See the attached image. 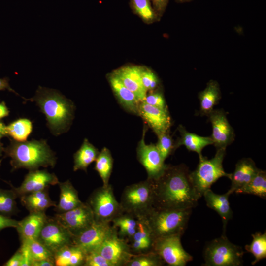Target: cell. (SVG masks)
Listing matches in <instances>:
<instances>
[{"label":"cell","mask_w":266,"mask_h":266,"mask_svg":"<svg viewBox=\"0 0 266 266\" xmlns=\"http://www.w3.org/2000/svg\"><path fill=\"white\" fill-rule=\"evenodd\" d=\"M183 164L167 165L163 173L153 183V207L169 209H193L200 197Z\"/></svg>","instance_id":"cell-1"},{"label":"cell","mask_w":266,"mask_h":266,"mask_svg":"<svg viewBox=\"0 0 266 266\" xmlns=\"http://www.w3.org/2000/svg\"><path fill=\"white\" fill-rule=\"evenodd\" d=\"M11 158L13 169L26 168L30 170L40 167H54L56 157L44 141L13 142L6 150Z\"/></svg>","instance_id":"cell-2"},{"label":"cell","mask_w":266,"mask_h":266,"mask_svg":"<svg viewBox=\"0 0 266 266\" xmlns=\"http://www.w3.org/2000/svg\"><path fill=\"white\" fill-rule=\"evenodd\" d=\"M45 115L49 127L57 134L68 129L73 118V103L51 89L41 88L33 99Z\"/></svg>","instance_id":"cell-3"},{"label":"cell","mask_w":266,"mask_h":266,"mask_svg":"<svg viewBox=\"0 0 266 266\" xmlns=\"http://www.w3.org/2000/svg\"><path fill=\"white\" fill-rule=\"evenodd\" d=\"M192 209H169L153 207L141 216L155 239L184 233Z\"/></svg>","instance_id":"cell-4"},{"label":"cell","mask_w":266,"mask_h":266,"mask_svg":"<svg viewBox=\"0 0 266 266\" xmlns=\"http://www.w3.org/2000/svg\"><path fill=\"white\" fill-rule=\"evenodd\" d=\"M226 154V149H217L215 156L208 159L202 155L199 157V162L196 169L190 172V177L197 194L200 197L211 185L222 177L230 179L231 173L226 172L223 162Z\"/></svg>","instance_id":"cell-5"},{"label":"cell","mask_w":266,"mask_h":266,"mask_svg":"<svg viewBox=\"0 0 266 266\" xmlns=\"http://www.w3.org/2000/svg\"><path fill=\"white\" fill-rule=\"evenodd\" d=\"M152 181L147 179L127 186L121 196L120 204L123 212L135 217L142 216L153 207Z\"/></svg>","instance_id":"cell-6"},{"label":"cell","mask_w":266,"mask_h":266,"mask_svg":"<svg viewBox=\"0 0 266 266\" xmlns=\"http://www.w3.org/2000/svg\"><path fill=\"white\" fill-rule=\"evenodd\" d=\"M244 252L227 238L223 233L206 246L204 251L205 266H239L243 263Z\"/></svg>","instance_id":"cell-7"},{"label":"cell","mask_w":266,"mask_h":266,"mask_svg":"<svg viewBox=\"0 0 266 266\" xmlns=\"http://www.w3.org/2000/svg\"><path fill=\"white\" fill-rule=\"evenodd\" d=\"M87 202L96 221L110 223L115 218L123 213L120 202L115 198L113 188L109 184L94 190Z\"/></svg>","instance_id":"cell-8"},{"label":"cell","mask_w":266,"mask_h":266,"mask_svg":"<svg viewBox=\"0 0 266 266\" xmlns=\"http://www.w3.org/2000/svg\"><path fill=\"white\" fill-rule=\"evenodd\" d=\"M180 235H172L155 239L152 251L158 254L169 266H185L193 257L183 248Z\"/></svg>","instance_id":"cell-9"},{"label":"cell","mask_w":266,"mask_h":266,"mask_svg":"<svg viewBox=\"0 0 266 266\" xmlns=\"http://www.w3.org/2000/svg\"><path fill=\"white\" fill-rule=\"evenodd\" d=\"M37 240L53 255L62 247L74 244L72 234L54 217H48Z\"/></svg>","instance_id":"cell-10"},{"label":"cell","mask_w":266,"mask_h":266,"mask_svg":"<svg viewBox=\"0 0 266 266\" xmlns=\"http://www.w3.org/2000/svg\"><path fill=\"white\" fill-rule=\"evenodd\" d=\"M147 127L144 125L142 138L136 149L137 158L145 168L148 175L147 178L151 180L157 179L165 170L166 164L159 152L156 144H147L145 141Z\"/></svg>","instance_id":"cell-11"},{"label":"cell","mask_w":266,"mask_h":266,"mask_svg":"<svg viewBox=\"0 0 266 266\" xmlns=\"http://www.w3.org/2000/svg\"><path fill=\"white\" fill-rule=\"evenodd\" d=\"M115 230V228L109 223L95 221L88 228L73 236V243L86 254L96 251Z\"/></svg>","instance_id":"cell-12"},{"label":"cell","mask_w":266,"mask_h":266,"mask_svg":"<svg viewBox=\"0 0 266 266\" xmlns=\"http://www.w3.org/2000/svg\"><path fill=\"white\" fill-rule=\"evenodd\" d=\"M96 251L112 266H125L134 255L127 240L118 236L116 228Z\"/></svg>","instance_id":"cell-13"},{"label":"cell","mask_w":266,"mask_h":266,"mask_svg":"<svg viewBox=\"0 0 266 266\" xmlns=\"http://www.w3.org/2000/svg\"><path fill=\"white\" fill-rule=\"evenodd\" d=\"M54 218L74 236L93 224L95 220L93 211L87 202H82L69 211L57 213Z\"/></svg>","instance_id":"cell-14"},{"label":"cell","mask_w":266,"mask_h":266,"mask_svg":"<svg viewBox=\"0 0 266 266\" xmlns=\"http://www.w3.org/2000/svg\"><path fill=\"white\" fill-rule=\"evenodd\" d=\"M212 126L210 136L213 145L217 149L224 148L234 140L235 133L223 109H213L207 116Z\"/></svg>","instance_id":"cell-15"},{"label":"cell","mask_w":266,"mask_h":266,"mask_svg":"<svg viewBox=\"0 0 266 266\" xmlns=\"http://www.w3.org/2000/svg\"><path fill=\"white\" fill-rule=\"evenodd\" d=\"M59 180L54 173L44 170H33L26 175L21 185L15 187L11 185L18 197L48 188L50 185L58 184Z\"/></svg>","instance_id":"cell-16"},{"label":"cell","mask_w":266,"mask_h":266,"mask_svg":"<svg viewBox=\"0 0 266 266\" xmlns=\"http://www.w3.org/2000/svg\"><path fill=\"white\" fill-rule=\"evenodd\" d=\"M138 112L156 135L169 131L171 120L168 109L156 107L142 101L139 103Z\"/></svg>","instance_id":"cell-17"},{"label":"cell","mask_w":266,"mask_h":266,"mask_svg":"<svg viewBox=\"0 0 266 266\" xmlns=\"http://www.w3.org/2000/svg\"><path fill=\"white\" fill-rule=\"evenodd\" d=\"M140 69V66L126 65L113 72L141 102L144 100L148 92L142 85Z\"/></svg>","instance_id":"cell-18"},{"label":"cell","mask_w":266,"mask_h":266,"mask_svg":"<svg viewBox=\"0 0 266 266\" xmlns=\"http://www.w3.org/2000/svg\"><path fill=\"white\" fill-rule=\"evenodd\" d=\"M107 79L121 106L130 113L139 116L138 107L140 101L136 96L124 85L113 72L107 74Z\"/></svg>","instance_id":"cell-19"},{"label":"cell","mask_w":266,"mask_h":266,"mask_svg":"<svg viewBox=\"0 0 266 266\" xmlns=\"http://www.w3.org/2000/svg\"><path fill=\"white\" fill-rule=\"evenodd\" d=\"M48 217L45 212H30L19 221L16 229L21 242L37 239Z\"/></svg>","instance_id":"cell-20"},{"label":"cell","mask_w":266,"mask_h":266,"mask_svg":"<svg viewBox=\"0 0 266 266\" xmlns=\"http://www.w3.org/2000/svg\"><path fill=\"white\" fill-rule=\"evenodd\" d=\"M260 169L258 168L250 158H243L235 165L234 170L231 173V186L229 191L231 194L247 184L256 175Z\"/></svg>","instance_id":"cell-21"},{"label":"cell","mask_w":266,"mask_h":266,"mask_svg":"<svg viewBox=\"0 0 266 266\" xmlns=\"http://www.w3.org/2000/svg\"><path fill=\"white\" fill-rule=\"evenodd\" d=\"M232 194L228 190L226 193L220 195L213 192L210 189L205 191L203 194L207 206L215 211L222 219L224 230L229 220L233 216L229 197Z\"/></svg>","instance_id":"cell-22"},{"label":"cell","mask_w":266,"mask_h":266,"mask_svg":"<svg viewBox=\"0 0 266 266\" xmlns=\"http://www.w3.org/2000/svg\"><path fill=\"white\" fill-rule=\"evenodd\" d=\"M180 137L174 142L175 150L180 146H185L190 151L197 153L199 157L202 156V150L206 146L213 145L210 136H202L187 131L181 125L177 128Z\"/></svg>","instance_id":"cell-23"},{"label":"cell","mask_w":266,"mask_h":266,"mask_svg":"<svg viewBox=\"0 0 266 266\" xmlns=\"http://www.w3.org/2000/svg\"><path fill=\"white\" fill-rule=\"evenodd\" d=\"M48 188L31 193L20 198L22 204L29 212H45L48 208L56 205L49 195Z\"/></svg>","instance_id":"cell-24"},{"label":"cell","mask_w":266,"mask_h":266,"mask_svg":"<svg viewBox=\"0 0 266 266\" xmlns=\"http://www.w3.org/2000/svg\"><path fill=\"white\" fill-rule=\"evenodd\" d=\"M58 184L60 192L59 202L55 206L57 213L71 210L83 202L79 198L77 191L69 180L59 182Z\"/></svg>","instance_id":"cell-25"},{"label":"cell","mask_w":266,"mask_h":266,"mask_svg":"<svg viewBox=\"0 0 266 266\" xmlns=\"http://www.w3.org/2000/svg\"><path fill=\"white\" fill-rule=\"evenodd\" d=\"M221 98L218 83L213 80L209 81L205 88L199 94L200 114L207 116L218 103Z\"/></svg>","instance_id":"cell-26"},{"label":"cell","mask_w":266,"mask_h":266,"mask_svg":"<svg viewBox=\"0 0 266 266\" xmlns=\"http://www.w3.org/2000/svg\"><path fill=\"white\" fill-rule=\"evenodd\" d=\"M99 153L98 149L85 139L80 148L74 155L73 170L86 171L88 166L95 161Z\"/></svg>","instance_id":"cell-27"},{"label":"cell","mask_w":266,"mask_h":266,"mask_svg":"<svg viewBox=\"0 0 266 266\" xmlns=\"http://www.w3.org/2000/svg\"><path fill=\"white\" fill-rule=\"evenodd\" d=\"M119 237L131 240L135 233L137 227V219L133 215L123 212L112 222Z\"/></svg>","instance_id":"cell-28"},{"label":"cell","mask_w":266,"mask_h":266,"mask_svg":"<svg viewBox=\"0 0 266 266\" xmlns=\"http://www.w3.org/2000/svg\"><path fill=\"white\" fill-rule=\"evenodd\" d=\"M113 166V159L110 151L106 147L99 152L96 160L95 169L101 179L103 185L107 186L109 183Z\"/></svg>","instance_id":"cell-29"},{"label":"cell","mask_w":266,"mask_h":266,"mask_svg":"<svg viewBox=\"0 0 266 266\" xmlns=\"http://www.w3.org/2000/svg\"><path fill=\"white\" fill-rule=\"evenodd\" d=\"M236 194H247L266 198V172L260 169L256 175L247 184L237 190Z\"/></svg>","instance_id":"cell-30"},{"label":"cell","mask_w":266,"mask_h":266,"mask_svg":"<svg viewBox=\"0 0 266 266\" xmlns=\"http://www.w3.org/2000/svg\"><path fill=\"white\" fill-rule=\"evenodd\" d=\"M129 4L132 12L145 23L151 24L159 19L150 0H129Z\"/></svg>","instance_id":"cell-31"},{"label":"cell","mask_w":266,"mask_h":266,"mask_svg":"<svg viewBox=\"0 0 266 266\" xmlns=\"http://www.w3.org/2000/svg\"><path fill=\"white\" fill-rule=\"evenodd\" d=\"M32 130V123L27 119H19L6 126L7 134L18 142L26 141Z\"/></svg>","instance_id":"cell-32"},{"label":"cell","mask_w":266,"mask_h":266,"mask_svg":"<svg viewBox=\"0 0 266 266\" xmlns=\"http://www.w3.org/2000/svg\"><path fill=\"white\" fill-rule=\"evenodd\" d=\"M252 236V242L246 245L245 249L254 256L255 259L252 262L254 265L266 257V233L256 232Z\"/></svg>","instance_id":"cell-33"},{"label":"cell","mask_w":266,"mask_h":266,"mask_svg":"<svg viewBox=\"0 0 266 266\" xmlns=\"http://www.w3.org/2000/svg\"><path fill=\"white\" fill-rule=\"evenodd\" d=\"M18 196L14 190L0 188V214L10 217L17 213L16 199Z\"/></svg>","instance_id":"cell-34"},{"label":"cell","mask_w":266,"mask_h":266,"mask_svg":"<svg viewBox=\"0 0 266 266\" xmlns=\"http://www.w3.org/2000/svg\"><path fill=\"white\" fill-rule=\"evenodd\" d=\"M165 264L158 254L151 251L134 254L125 266H162Z\"/></svg>","instance_id":"cell-35"},{"label":"cell","mask_w":266,"mask_h":266,"mask_svg":"<svg viewBox=\"0 0 266 266\" xmlns=\"http://www.w3.org/2000/svg\"><path fill=\"white\" fill-rule=\"evenodd\" d=\"M158 141L156 146L163 159L165 160L175 150L174 142L169 131L157 135Z\"/></svg>","instance_id":"cell-36"},{"label":"cell","mask_w":266,"mask_h":266,"mask_svg":"<svg viewBox=\"0 0 266 266\" xmlns=\"http://www.w3.org/2000/svg\"><path fill=\"white\" fill-rule=\"evenodd\" d=\"M31 253L33 262L47 259H54V255L37 239L26 242Z\"/></svg>","instance_id":"cell-37"},{"label":"cell","mask_w":266,"mask_h":266,"mask_svg":"<svg viewBox=\"0 0 266 266\" xmlns=\"http://www.w3.org/2000/svg\"><path fill=\"white\" fill-rule=\"evenodd\" d=\"M140 74L142 85L147 92L157 89L159 80L153 70L147 67L140 66Z\"/></svg>","instance_id":"cell-38"},{"label":"cell","mask_w":266,"mask_h":266,"mask_svg":"<svg viewBox=\"0 0 266 266\" xmlns=\"http://www.w3.org/2000/svg\"><path fill=\"white\" fill-rule=\"evenodd\" d=\"M74 245L73 244L65 246L54 254V260L55 266H69V261Z\"/></svg>","instance_id":"cell-39"},{"label":"cell","mask_w":266,"mask_h":266,"mask_svg":"<svg viewBox=\"0 0 266 266\" xmlns=\"http://www.w3.org/2000/svg\"><path fill=\"white\" fill-rule=\"evenodd\" d=\"M143 101L156 107L168 109L163 93L161 91L156 90V89L149 92L148 94L147 93Z\"/></svg>","instance_id":"cell-40"},{"label":"cell","mask_w":266,"mask_h":266,"mask_svg":"<svg viewBox=\"0 0 266 266\" xmlns=\"http://www.w3.org/2000/svg\"><path fill=\"white\" fill-rule=\"evenodd\" d=\"M83 266H112L98 251H94L86 254Z\"/></svg>","instance_id":"cell-41"},{"label":"cell","mask_w":266,"mask_h":266,"mask_svg":"<svg viewBox=\"0 0 266 266\" xmlns=\"http://www.w3.org/2000/svg\"><path fill=\"white\" fill-rule=\"evenodd\" d=\"M19 249L22 255L20 266H32L33 260L27 243L26 242H21Z\"/></svg>","instance_id":"cell-42"},{"label":"cell","mask_w":266,"mask_h":266,"mask_svg":"<svg viewBox=\"0 0 266 266\" xmlns=\"http://www.w3.org/2000/svg\"><path fill=\"white\" fill-rule=\"evenodd\" d=\"M152 7L159 19L164 13L169 0H150Z\"/></svg>","instance_id":"cell-43"},{"label":"cell","mask_w":266,"mask_h":266,"mask_svg":"<svg viewBox=\"0 0 266 266\" xmlns=\"http://www.w3.org/2000/svg\"><path fill=\"white\" fill-rule=\"evenodd\" d=\"M19 221L11 219L0 214V231L7 228H16Z\"/></svg>","instance_id":"cell-44"},{"label":"cell","mask_w":266,"mask_h":266,"mask_svg":"<svg viewBox=\"0 0 266 266\" xmlns=\"http://www.w3.org/2000/svg\"><path fill=\"white\" fill-rule=\"evenodd\" d=\"M22 255L19 249L3 265L4 266H20Z\"/></svg>","instance_id":"cell-45"},{"label":"cell","mask_w":266,"mask_h":266,"mask_svg":"<svg viewBox=\"0 0 266 266\" xmlns=\"http://www.w3.org/2000/svg\"><path fill=\"white\" fill-rule=\"evenodd\" d=\"M55 265L54 259H47L33 261L32 266H54Z\"/></svg>","instance_id":"cell-46"},{"label":"cell","mask_w":266,"mask_h":266,"mask_svg":"<svg viewBox=\"0 0 266 266\" xmlns=\"http://www.w3.org/2000/svg\"><path fill=\"white\" fill-rule=\"evenodd\" d=\"M9 110L4 102L0 103V119L8 116Z\"/></svg>","instance_id":"cell-47"},{"label":"cell","mask_w":266,"mask_h":266,"mask_svg":"<svg viewBox=\"0 0 266 266\" xmlns=\"http://www.w3.org/2000/svg\"><path fill=\"white\" fill-rule=\"evenodd\" d=\"M6 89L12 90L10 89L8 81L6 79L0 78V91Z\"/></svg>","instance_id":"cell-48"},{"label":"cell","mask_w":266,"mask_h":266,"mask_svg":"<svg viewBox=\"0 0 266 266\" xmlns=\"http://www.w3.org/2000/svg\"><path fill=\"white\" fill-rule=\"evenodd\" d=\"M6 126L0 121V139L3 136L6 135Z\"/></svg>","instance_id":"cell-49"},{"label":"cell","mask_w":266,"mask_h":266,"mask_svg":"<svg viewBox=\"0 0 266 266\" xmlns=\"http://www.w3.org/2000/svg\"><path fill=\"white\" fill-rule=\"evenodd\" d=\"M175 0L177 3H182L190 2L192 0Z\"/></svg>","instance_id":"cell-50"},{"label":"cell","mask_w":266,"mask_h":266,"mask_svg":"<svg viewBox=\"0 0 266 266\" xmlns=\"http://www.w3.org/2000/svg\"><path fill=\"white\" fill-rule=\"evenodd\" d=\"M3 147L2 144L0 142V156L2 155V152L3 151Z\"/></svg>","instance_id":"cell-51"},{"label":"cell","mask_w":266,"mask_h":266,"mask_svg":"<svg viewBox=\"0 0 266 266\" xmlns=\"http://www.w3.org/2000/svg\"><path fill=\"white\" fill-rule=\"evenodd\" d=\"M1 162V160H0V166Z\"/></svg>","instance_id":"cell-52"}]
</instances>
